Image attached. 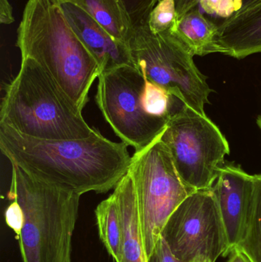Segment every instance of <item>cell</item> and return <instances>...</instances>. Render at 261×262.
Returning a JSON list of instances; mask_svg holds the SVG:
<instances>
[{"mask_svg": "<svg viewBox=\"0 0 261 262\" xmlns=\"http://www.w3.org/2000/svg\"><path fill=\"white\" fill-rule=\"evenodd\" d=\"M127 147L99 130L87 138L41 140L0 125V149L11 164L35 180L80 195L116 187L131 163Z\"/></svg>", "mask_w": 261, "mask_h": 262, "instance_id": "obj_1", "label": "cell"}, {"mask_svg": "<svg viewBox=\"0 0 261 262\" xmlns=\"http://www.w3.org/2000/svg\"><path fill=\"white\" fill-rule=\"evenodd\" d=\"M15 46L21 58L36 61L78 108H84L101 69L70 27L59 0H28Z\"/></svg>", "mask_w": 261, "mask_h": 262, "instance_id": "obj_2", "label": "cell"}, {"mask_svg": "<svg viewBox=\"0 0 261 262\" xmlns=\"http://www.w3.org/2000/svg\"><path fill=\"white\" fill-rule=\"evenodd\" d=\"M0 125L41 140H77L90 137L78 108L50 75L31 58H21L19 72L6 88Z\"/></svg>", "mask_w": 261, "mask_h": 262, "instance_id": "obj_3", "label": "cell"}, {"mask_svg": "<svg viewBox=\"0 0 261 262\" xmlns=\"http://www.w3.org/2000/svg\"><path fill=\"white\" fill-rule=\"evenodd\" d=\"M9 200L24 212L23 262H72V241L81 195L42 183L12 165Z\"/></svg>", "mask_w": 261, "mask_h": 262, "instance_id": "obj_4", "label": "cell"}, {"mask_svg": "<svg viewBox=\"0 0 261 262\" xmlns=\"http://www.w3.org/2000/svg\"><path fill=\"white\" fill-rule=\"evenodd\" d=\"M135 67L144 78L202 115L213 92L195 64L194 55L175 32L153 33L147 25L133 28L128 43Z\"/></svg>", "mask_w": 261, "mask_h": 262, "instance_id": "obj_5", "label": "cell"}, {"mask_svg": "<svg viewBox=\"0 0 261 262\" xmlns=\"http://www.w3.org/2000/svg\"><path fill=\"white\" fill-rule=\"evenodd\" d=\"M162 134L151 144L135 152L128 170L136 189L147 258L172 214L193 192L179 177L171 154L161 140Z\"/></svg>", "mask_w": 261, "mask_h": 262, "instance_id": "obj_6", "label": "cell"}, {"mask_svg": "<svg viewBox=\"0 0 261 262\" xmlns=\"http://www.w3.org/2000/svg\"><path fill=\"white\" fill-rule=\"evenodd\" d=\"M161 140L188 189L194 192L213 187L230 147L225 136L206 115L182 104L170 117Z\"/></svg>", "mask_w": 261, "mask_h": 262, "instance_id": "obj_7", "label": "cell"}, {"mask_svg": "<svg viewBox=\"0 0 261 262\" xmlns=\"http://www.w3.org/2000/svg\"><path fill=\"white\" fill-rule=\"evenodd\" d=\"M144 84L145 78L135 66H121L99 75L95 96L104 120L121 141L136 152L151 144L170 120L151 116L144 110Z\"/></svg>", "mask_w": 261, "mask_h": 262, "instance_id": "obj_8", "label": "cell"}, {"mask_svg": "<svg viewBox=\"0 0 261 262\" xmlns=\"http://www.w3.org/2000/svg\"><path fill=\"white\" fill-rule=\"evenodd\" d=\"M182 262H216L229 255L228 238L212 188L192 192L174 211L162 231Z\"/></svg>", "mask_w": 261, "mask_h": 262, "instance_id": "obj_9", "label": "cell"}, {"mask_svg": "<svg viewBox=\"0 0 261 262\" xmlns=\"http://www.w3.org/2000/svg\"><path fill=\"white\" fill-rule=\"evenodd\" d=\"M254 175L240 166L224 165L212 189L228 238L229 255L242 240L251 205Z\"/></svg>", "mask_w": 261, "mask_h": 262, "instance_id": "obj_10", "label": "cell"}, {"mask_svg": "<svg viewBox=\"0 0 261 262\" xmlns=\"http://www.w3.org/2000/svg\"><path fill=\"white\" fill-rule=\"evenodd\" d=\"M59 2L66 19L98 61L101 73L121 66H134L128 45L113 38L92 18L79 0Z\"/></svg>", "mask_w": 261, "mask_h": 262, "instance_id": "obj_11", "label": "cell"}, {"mask_svg": "<svg viewBox=\"0 0 261 262\" xmlns=\"http://www.w3.org/2000/svg\"><path fill=\"white\" fill-rule=\"evenodd\" d=\"M218 43L223 55L237 59L261 53V4L219 24Z\"/></svg>", "mask_w": 261, "mask_h": 262, "instance_id": "obj_12", "label": "cell"}, {"mask_svg": "<svg viewBox=\"0 0 261 262\" xmlns=\"http://www.w3.org/2000/svg\"><path fill=\"white\" fill-rule=\"evenodd\" d=\"M113 194L122 226L121 262H148L136 189L128 172L116 185Z\"/></svg>", "mask_w": 261, "mask_h": 262, "instance_id": "obj_13", "label": "cell"}, {"mask_svg": "<svg viewBox=\"0 0 261 262\" xmlns=\"http://www.w3.org/2000/svg\"><path fill=\"white\" fill-rule=\"evenodd\" d=\"M176 34L194 56L223 54L218 43L219 24L199 9H193L179 20Z\"/></svg>", "mask_w": 261, "mask_h": 262, "instance_id": "obj_14", "label": "cell"}, {"mask_svg": "<svg viewBox=\"0 0 261 262\" xmlns=\"http://www.w3.org/2000/svg\"><path fill=\"white\" fill-rule=\"evenodd\" d=\"M92 18L116 41L128 45L133 27L119 0H79Z\"/></svg>", "mask_w": 261, "mask_h": 262, "instance_id": "obj_15", "label": "cell"}, {"mask_svg": "<svg viewBox=\"0 0 261 262\" xmlns=\"http://www.w3.org/2000/svg\"><path fill=\"white\" fill-rule=\"evenodd\" d=\"M100 238L115 262H121L123 231L114 195L101 202L95 209Z\"/></svg>", "mask_w": 261, "mask_h": 262, "instance_id": "obj_16", "label": "cell"}, {"mask_svg": "<svg viewBox=\"0 0 261 262\" xmlns=\"http://www.w3.org/2000/svg\"><path fill=\"white\" fill-rule=\"evenodd\" d=\"M236 249L245 254L251 262H261V175H254L246 226Z\"/></svg>", "mask_w": 261, "mask_h": 262, "instance_id": "obj_17", "label": "cell"}, {"mask_svg": "<svg viewBox=\"0 0 261 262\" xmlns=\"http://www.w3.org/2000/svg\"><path fill=\"white\" fill-rule=\"evenodd\" d=\"M178 20L193 9L211 17V20L221 23L241 9L240 0H175ZM219 24V23H218Z\"/></svg>", "mask_w": 261, "mask_h": 262, "instance_id": "obj_18", "label": "cell"}, {"mask_svg": "<svg viewBox=\"0 0 261 262\" xmlns=\"http://www.w3.org/2000/svg\"><path fill=\"white\" fill-rule=\"evenodd\" d=\"M170 92L145 78L144 91L141 95V103L145 112L153 117L170 118L176 110H173L174 100Z\"/></svg>", "mask_w": 261, "mask_h": 262, "instance_id": "obj_19", "label": "cell"}, {"mask_svg": "<svg viewBox=\"0 0 261 262\" xmlns=\"http://www.w3.org/2000/svg\"><path fill=\"white\" fill-rule=\"evenodd\" d=\"M178 21L176 1L161 0L152 10L147 26L153 33H163L177 30Z\"/></svg>", "mask_w": 261, "mask_h": 262, "instance_id": "obj_20", "label": "cell"}, {"mask_svg": "<svg viewBox=\"0 0 261 262\" xmlns=\"http://www.w3.org/2000/svg\"><path fill=\"white\" fill-rule=\"evenodd\" d=\"M133 28L146 26L155 7L154 0H119Z\"/></svg>", "mask_w": 261, "mask_h": 262, "instance_id": "obj_21", "label": "cell"}, {"mask_svg": "<svg viewBox=\"0 0 261 262\" xmlns=\"http://www.w3.org/2000/svg\"><path fill=\"white\" fill-rule=\"evenodd\" d=\"M5 220L7 226L15 232L17 237L19 236L24 224V212L17 200H11V203L5 212Z\"/></svg>", "mask_w": 261, "mask_h": 262, "instance_id": "obj_22", "label": "cell"}, {"mask_svg": "<svg viewBox=\"0 0 261 262\" xmlns=\"http://www.w3.org/2000/svg\"><path fill=\"white\" fill-rule=\"evenodd\" d=\"M148 262H182L172 252L168 244L162 236L155 246Z\"/></svg>", "mask_w": 261, "mask_h": 262, "instance_id": "obj_23", "label": "cell"}, {"mask_svg": "<svg viewBox=\"0 0 261 262\" xmlns=\"http://www.w3.org/2000/svg\"><path fill=\"white\" fill-rule=\"evenodd\" d=\"M14 21L12 7L9 0H0V21L2 24H12Z\"/></svg>", "mask_w": 261, "mask_h": 262, "instance_id": "obj_24", "label": "cell"}, {"mask_svg": "<svg viewBox=\"0 0 261 262\" xmlns=\"http://www.w3.org/2000/svg\"><path fill=\"white\" fill-rule=\"evenodd\" d=\"M241 9L237 12H244L261 4V0H240Z\"/></svg>", "mask_w": 261, "mask_h": 262, "instance_id": "obj_25", "label": "cell"}, {"mask_svg": "<svg viewBox=\"0 0 261 262\" xmlns=\"http://www.w3.org/2000/svg\"><path fill=\"white\" fill-rule=\"evenodd\" d=\"M257 125H258V127H260V129L261 130V115H260V116L258 117V118H257Z\"/></svg>", "mask_w": 261, "mask_h": 262, "instance_id": "obj_26", "label": "cell"}, {"mask_svg": "<svg viewBox=\"0 0 261 262\" xmlns=\"http://www.w3.org/2000/svg\"><path fill=\"white\" fill-rule=\"evenodd\" d=\"M159 1H161V0H154L155 4H157V3H159Z\"/></svg>", "mask_w": 261, "mask_h": 262, "instance_id": "obj_27", "label": "cell"}, {"mask_svg": "<svg viewBox=\"0 0 261 262\" xmlns=\"http://www.w3.org/2000/svg\"><path fill=\"white\" fill-rule=\"evenodd\" d=\"M227 262H231V261H230V260H229V259H228V261H227Z\"/></svg>", "mask_w": 261, "mask_h": 262, "instance_id": "obj_28", "label": "cell"}]
</instances>
